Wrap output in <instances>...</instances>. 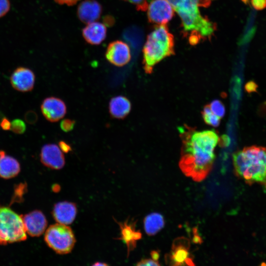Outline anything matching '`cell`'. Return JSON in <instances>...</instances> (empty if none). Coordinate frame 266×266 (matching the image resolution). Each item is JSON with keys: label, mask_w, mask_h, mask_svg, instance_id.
<instances>
[{"label": "cell", "mask_w": 266, "mask_h": 266, "mask_svg": "<svg viewBox=\"0 0 266 266\" xmlns=\"http://www.w3.org/2000/svg\"><path fill=\"white\" fill-rule=\"evenodd\" d=\"M105 56L110 64L121 67L130 62L131 58V50L126 42L119 40H115L108 44Z\"/></svg>", "instance_id": "8"}, {"label": "cell", "mask_w": 266, "mask_h": 266, "mask_svg": "<svg viewBox=\"0 0 266 266\" xmlns=\"http://www.w3.org/2000/svg\"><path fill=\"white\" fill-rule=\"evenodd\" d=\"M102 6L96 0H84L77 7V14L79 20L88 24L98 20L102 13Z\"/></svg>", "instance_id": "14"}, {"label": "cell", "mask_w": 266, "mask_h": 266, "mask_svg": "<svg viewBox=\"0 0 266 266\" xmlns=\"http://www.w3.org/2000/svg\"><path fill=\"white\" fill-rule=\"evenodd\" d=\"M107 266V264H106V263H100V262H97L96 263H95L93 266Z\"/></svg>", "instance_id": "35"}, {"label": "cell", "mask_w": 266, "mask_h": 266, "mask_svg": "<svg viewBox=\"0 0 266 266\" xmlns=\"http://www.w3.org/2000/svg\"><path fill=\"white\" fill-rule=\"evenodd\" d=\"M106 26L100 22L88 24L82 30V35L86 41L91 45H99L106 38Z\"/></svg>", "instance_id": "16"}, {"label": "cell", "mask_w": 266, "mask_h": 266, "mask_svg": "<svg viewBox=\"0 0 266 266\" xmlns=\"http://www.w3.org/2000/svg\"><path fill=\"white\" fill-rule=\"evenodd\" d=\"M151 255L153 260L158 261L159 258V254L157 251H153L151 252Z\"/></svg>", "instance_id": "34"}, {"label": "cell", "mask_w": 266, "mask_h": 266, "mask_svg": "<svg viewBox=\"0 0 266 266\" xmlns=\"http://www.w3.org/2000/svg\"><path fill=\"white\" fill-rule=\"evenodd\" d=\"M121 228L122 239L125 241L130 249H133L135 246L136 241L141 238V233L127 224L121 226Z\"/></svg>", "instance_id": "20"}, {"label": "cell", "mask_w": 266, "mask_h": 266, "mask_svg": "<svg viewBox=\"0 0 266 266\" xmlns=\"http://www.w3.org/2000/svg\"><path fill=\"white\" fill-rule=\"evenodd\" d=\"M174 38L166 24L158 26L147 36L143 47V65L147 73L164 58L173 55Z\"/></svg>", "instance_id": "4"}, {"label": "cell", "mask_w": 266, "mask_h": 266, "mask_svg": "<svg viewBox=\"0 0 266 266\" xmlns=\"http://www.w3.org/2000/svg\"><path fill=\"white\" fill-rule=\"evenodd\" d=\"M147 17L151 23L166 24L174 15V9L166 0H152L147 8Z\"/></svg>", "instance_id": "7"}, {"label": "cell", "mask_w": 266, "mask_h": 266, "mask_svg": "<svg viewBox=\"0 0 266 266\" xmlns=\"http://www.w3.org/2000/svg\"><path fill=\"white\" fill-rule=\"evenodd\" d=\"M235 175L249 185L266 188V147L253 145L233 154Z\"/></svg>", "instance_id": "2"}, {"label": "cell", "mask_w": 266, "mask_h": 266, "mask_svg": "<svg viewBox=\"0 0 266 266\" xmlns=\"http://www.w3.org/2000/svg\"><path fill=\"white\" fill-rule=\"evenodd\" d=\"M4 117V116L2 112H0V123Z\"/></svg>", "instance_id": "36"}, {"label": "cell", "mask_w": 266, "mask_h": 266, "mask_svg": "<svg viewBox=\"0 0 266 266\" xmlns=\"http://www.w3.org/2000/svg\"><path fill=\"white\" fill-rule=\"evenodd\" d=\"M10 130L15 133L22 134L26 130V125L21 119H15L11 122Z\"/></svg>", "instance_id": "23"}, {"label": "cell", "mask_w": 266, "mask_h": 266, "mask_svg": "<svg viewBox=\"0 0 266 266\" xmlns=\"http://www.w3.org/2000/svg\"><path fill=\"white\" fill-rule=\"evenodd\" d=\"M180 16L184 30L195 33L191 42L197 43L200 37H209L216 29L214 24L200 13L199 7H207L211 0H166Z\"/></svg>", "instance_id": "3"}, {"label": "cell", "mask_w": 266, "mask_h": 266, "mask_svg": "<svg viewBox=\"0 0 266 266\" xmlns=\"http://www.w3.org/2000/svg\"><path fill=\"white\" fill-rule=\"evenodd\" d=\"M132 104L125 96L119 95L112 97L108 104V110L111 117L116 119H123L130 113Z\"/></svg>", "instance_id": "17"}, {"label": "cell", "mask_w": 266, "mask_h": 266, "mask_svg": "<svg viewBox=\"0 0 266 266\" xmlns=\"http://www.w3.org/2000/svg\"><path fill=\"white\" fill-rule=\"evenodd\" d=\"M9 0H0V18L4 16L10 9Z\"/></svg>", "instance_id": "26"}, {"label": "cell", "mask_w": 266, "mask_h": 266, "mask_svg": "<svg viewBox=\"0 0 266 266\" xmlns=\"http://www.w3.org/2000/svg\"><path fill=\"white\" fill-rule=\"evenodd\" d=\"M137 266H160L158 261H155L153 259H142L139 261L137 264Z\"/></svg>", "instance_id": "29"}, {"label": "cell", "mask_w": 266, "mask_h": 266, "mask_svg": "<svg viewBox=\"0 0 266 266\" xmlns=\"http://www.w3.org/2000/svg\"><path fill=\"white\" fill-rule=\"evenodd\" d=\"M24 119L29 124H34L38 119L36 113L33 110H29L25 114Z\"/></svg>", "instance_id": "27"}, {"label": "cell", "mask_w": 266, "mask_h": 266, "mask_svg": "<svg viewBox=\"0 0 266 266\" xmlns=\"http://www.w3.org/2000/svg\"><path fill=\"white\" fill-rule=\"evenodd\" d=\"M44 240L47 245L59 254L70 253L76 240L71 229L66 225H52L46 230Z\"/></svg>", "instance_id": "6"}, {"label": "cell", "mask_w": 266, "mask_h": 266, "mask_svg": "<svg viewBox=\"0 0 266 266\" xmlns=\"http://www.w3.org/2000/svg\"><path fill=\"white\" fill-rule=\"evenodd\" d=\"M10 82L12 87L21 92L31 91L34 85L35 75L31 69L19 66L11 74Z\"/></svg>", "instance_id": "11"}, {"label": "cell", "mask_w": 266, "mask_h": 266, "mask_svg": "<svg viewBox=\"0 0 266 266\" xmlns=\"http://www.w3.org/2000/svg\"><path fill=\"white\" fill-rule=\"evenodd\" d=\"M201 114L206 124L214 127L219 125L221 118L211 111L209 105L204 107Z\"/></svg>", "instance_id": "21"}, {"label": "cell", "mask_w": 266, "mask_h": 266, "mask_svg": "<svg viewBox=\"0 0 266 266\" xmlns=\"http://www.w3.org/2000/svg\"><path fill=\"white\" fill-rule=\"evenodd\" d=\"M59 147L64 153H67L71 151V146L66 142L61 140L59 142Z\"/></svg>", "instance_id": "30"}, {"label": "cell", "mask_w": 266, "mask_h": 266, "mask_svg": "<svg viewBox=\"0 0 266 266\" xmlns=\"http://www.w3.org/2000/svg\"><path fill=\"white\" fill-rule=\"evenodd\" d=\"M129 2L134 5L137 10L144 11L147 10L148 3L147 0H123Z\"/></svg>", "instance_id": "25"}, {"label": "cell", "mask_w": 266, "mask_h": 266, "mask_svg": "<svg viewBox=\"0 0 266 266\" xmlns=\"http://www.w3.org/2000/svg\"><path fill=\"white\" fill-rule=\"evenodd\" d=\"M40 160L44 166L53 169H60L65 165V158L63 152L58 146L52 143L46 144L42 146Z\"/></svg>", "instance_id": "10"}, {"label": "cell", "mask_w": 266, "mask_h": 266, "mask_svg": "<svg viewBox=\"0 0 266 266\" xmlns=\"http://www.w3.org/2000/svg\"><path fill=\"white\" fill-rule=\"evenodd\" d=\"M21 170L20 164L14 158L6 155L4 151H0V177L5 179L13 178Z\"/></svg>", "instance_id": "18"}, {"label": "cell", "mask_w": 266, "mask_h": 266, "mask_svg": "<svg viewBox=\"0 0 266 266\" xmlns=\"http://www.w3.org/2000/svg\"><path fill=\"white\" fill-rule=\"evenodd\" d=\"M21 216L26 233L30 236H39L45 231L47 221L41 211L33 210Z\"/></svg>", "instance_id": "12"}, {"label": "cell", "mask_w": 266, "mask_h": 266, "mask_svg": "<svg viewBox=\"0 0 266 266\" xmlns=\"http://www.w3.org/2000/svg\"><path fill=\"white\" fill-rule=\"evenodd\" d=\"M180 132L182 146L179 167L187 176L201 181L212 169L219 137L213 130L196 131L182 128Z\"/></svg>", "instance_id": "1"}, {"label": "cell", "mask_w": 266, "mask_h": 266, "mask_svg": "<svg viewBox=\"0 0 266 266\" xmlns=\"http://www.w3.org/2000/svg\"><path fill=\"white\" fill-rule=\"evenodd\" d=\"M241 0L245 4H246L249 1V0Z\"/></svg>", "instance_id": "37"}, {"label": "cell", "mask_w": 266, "mask_h": 266, "mask_svg": "<svg viewBox=\"0 0 266 266\" xmlns=\"http://www.w3.org/2000/svg\"><path fill=\"white\" fill-rule=\"evenodd\" d=\"M189 246V242L186 238L181 237L177 239L169 255L170 264L173 266L193 265L192 259L190 257Z\"/></svg>", "instance_id": "13"}, {"label": "cell", "mask_w": 266, "mask_h": 266, "mask_svg": "<svg viewBox=\"0 0 266 266\" xmlns=\"http://www.w3.org/2000/svg\"><path fill=\"white\" fill-rule=\"evenodd\" d=\"M75 121L70 119H63L60 123V128L64 132H69L74 128Z\"/></svg>", "instance_id": "24"}, {"label": "cell", "mask_w": 266, "mask_h": 266, "mask_svg": "<svg viewBox=\"0 0 266 266\" xmlns=\"http://www.w3.org/2000/svg\"><path fill=\"white\" fill-rule=\"evenodd\" d=\"M56 2L60 4H66L68 6H71L75 4L80 0H53Z\"/></svg>", "instance_id": "32"}, {"label": "cell", "mask_w": 266, "mask_h": 266, "mask_svg": "<svg viewBox=\"0 0 266 266\" xmlns=\"http://www.w3.org/2000/svg\"><path fill=\"white\" fill-rule=\"evenodd\" d=\"M251 3L257 10H262L266 7V0H251Z\"/></svg>", "instance_id": "28"}, {"label": "cell", "mask_w": 266, "mask_h": 266, "mask_svg": "<svg viewBox=\"0 0 266 266\" xmlns=\"http://www.w3.org/2000/svg\"><path fill=\"white\" fill-rule=\"evenodd\" d=\"M211 111L220 118L225 113V108L223 103L219 100H216L211 102L208 105Z\"/></svg>", "instance_id": "22"}, {"label": "cell", "mask_w": 266, "mask_h": 266, "mask_svg": "<svg viewBox=\"0 0 266 266\" xmlns=\"http://www.w3.org/2000/svg\"><path fill=\"white\" fill-rule=\"evenodd\" d=\"M165 226V221L162 214L152 213L147 215L144 220V228L149 235H154L161 231Z\"/></svg>", "instance_id": "19"}, {"label": "cell", "mask_w": 266, "mask_h": 266, "mask_svg": "<svg viewBox=\"0 0 266 266\" xmlns=\"http://www.w3.org/2000/svg\"><path fill=\"white\" fill-rule=\"evenodd\" d=\"M41 113L45 119L50 122H56L66 114V106L60 98L50 97L45 98L40 106Z\"/></svg>", "instance_id": "9"}, {"label": "cell", "mask_w": 266, "mask_h": 266, "mask_svg": "<svg viewBox=\"0 0 266 266\" xmlns=\"http://www.w3.org/2000/svg\"><path fill=\"white\" fill-rule=\"evenodd\" d=\"M0 126L3 130H9L11 128V122L7 118L4 117L0 123Z\"/></svg>", "instance_id": "31"}, {"label": "cell", "mask_w": 266, "mask_h": 266, "mask_svg": "<svg viewBox=\"0 0 266 266\" xmlns=\"http://www.w3.org/2000/svg\"><path fill=\"white\" fill-rule=\"evenodd\" d=\"M77 214V207L73 202L62 201L54 206L52 215L55 221L59 224L69 225L74 220Z\"/></svg>", "instance_id": "15"}, {"label": "cell", "mask_w": 266, "mask_h": 266, "mask_svg": "<svg viewBox=\"0 0 266 266\" xmlns=\"http://www.w3.org/2000/svg\"><path fill=\"white\" fill-rule=\"evenodd\" d=\"M26 239L21 215L8 207L0 206V245L20 242Z\"/></svg>", "instance_id": "5"}, {"label": "cell", "mask_w": 266, "mask_h": 266, "mask_svg": "<svg viewBox=\"0 0 266 266\" xmlns=\"http://www.w3.org/2000/svg\"><path fill=\"white\" fill-rule=\"evenodd\" d=\"M245 88L248 92H253L255 91L256 85L253 82H250L246 84Z\"/></svg>", "instance_id": "33"}]
</instances>
